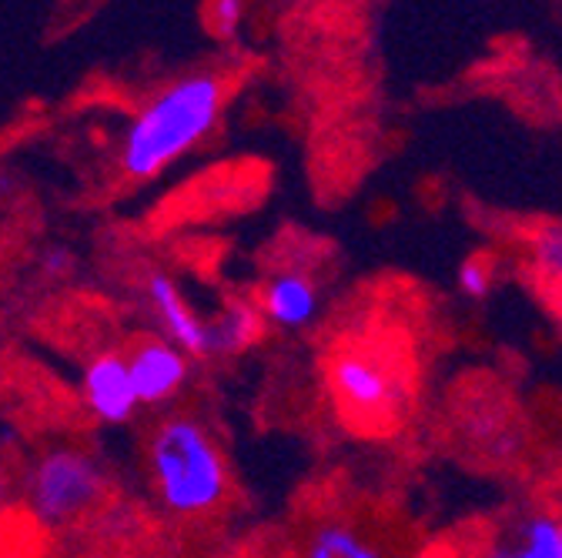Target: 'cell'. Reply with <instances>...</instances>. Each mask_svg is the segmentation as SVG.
Listing matches in <instances>:
<instances>
[{"label":"cell","instance_id":"6da1fadb","mask_svg":"<svg viewBox=\"0 0 562 558\" xmlns=\"http://www.w3.org/2000/svg\"><path fill=\"white\" fill-rule=\"evenodd\" d=\"M225 104L218 75H191L155 94L124 130L121 168L127 178L148 181L184 158L215 127Z\"/></svg>","mask_w":562,"mask_h":558},{"label":"cell","instance_id":"7a4b0ae2","mask_svg":"<svg viewBox=\"0 0 562 558\" xmlns=\"http://www.w3.org/2000/svg\"><path fill=\"white\" fill-rule=\"evenodd\" d=\"M151 475L158 496L175 515H201L211 512L228 492V468L211 442V435L194 418H168L151 435Z\"/></svg>","mask_w":562,"mask_h":558},{"label":"cell","instance_id":"3957f363","mask_svg":"<svg viewBox=\"0 0 562 558\" xmlns=\"http://www.w3.org/2000/svg\"><path fill=\"white\" fill-rule=\"evenodd\" d=\"M328 385L351 425H385L402 405L395 362L375 344L351 341L335 348L328 358Z\"/></svg>","mask_w":562,"mask_h":558},{"label":"cell","instance_id":"277c9868","mask_svg":"<svg viewBox=\"0 0 562 558\" xmlns=\"http://www.w3.org/2000/svg\"><path fill=\"white\" fill-rule=\"evenodd\" d=\"M104 492L101 465L78 448L47 452L27 478V505L47 528L78 522Z\"/></svg>","mask_w":562,"mask_h":558},{"label":"cell","instance_id":"5b68a950","mask_svg":"<svg viewBox=\"0 0 562 558\" xmlns=\"http://www.w3.org/2000/svg\"><path fill=\"white\" fill-rule=\"evenodd\" d=\"M81 395L88 411L104 425H124L137 411V395L131 382V368L124 355L104 352L88 362L81 378Z\"/></svg>","mask_w":562,"mask_h":558},{"label":"cell","instance_id":"8992f818","mask_svg":"<svg viewBox=\"0 0 562 558\" xmlns=\"http://www.w3.org/2000/svg\"><path fill=\"white\" fill-rule=\"evenodd\" d=\"M137 405L168 401L188 378V355L168 338H145L127 355Z\"/></svg>","mask_w":562,"mask_h":558},{"label":"cell","instance_id":"52a82bcc","mask_svg":"<svg viewBox=\"0 0 562 558\" xmlns=\"http://www.w3.org/2000/svg\"><path fill=\"white\" fill-rule=\"evenodd\" d=\"M148 298H151V308L168 334L171 344H178L188 358H207L215 352V334H211V324H204L194 308L184 301L181 288L171 282L168 274L155 271L148 277Z\"/></svg>","mask_w":562,"mask_h":558},{"label":"cell","instance_id":"ba28073f","mask_svg":"<svg viewBox=\"0 0 562 558\" xmlns=\"http://www.w3.org/2000/svg\"><path fill=\"white\" fill-rule=\"evenodd\" d=\"M318 295L305 274H278L261 292V315L278 328H302L315 318Z\"/></svg>","mask_w":562,"mask_h":558},{"label":"cell","instance_id":"9c48e42d","mask_svg":"<svg viewBox=\"0 0 562 558\" xmlns=\"http://www.w3.org/2000/svg\"><path fill=\"white\" fill-rule=\"evenodd\" d=\"M265 328V315L251 305H232L218 324L211 328V334H215V352H241V348H248L251 341H258Z\"/></svg>","mask_w":562,"mask_h":558},{"label":"cell","instance_id":"30bf717a","mask_svg":"<svg viewBox=\"0 0 562 558\" xmlns=\"http://www.w3.org/2000/svg\"><path fill=\"white\" fill-rule=\"evenodd\" d=\"M532 258L542 274H549L552 282H562V225L559 221H542L532 238Z\"/></svg>","mask_w":562,"mask_h":558},{"label":"cell","instance_id":"8fae6325","mask_svg":"<svg viewBox=\"0 0 562 558\" xmlns=\"http://www.w3.org/2000/svg\"><path fill=\"white\" fill-rule=\"evenodd\" d=\"M492 274H496V264H492L488 258H469L459 267V288L469 298H485L492 292Z\"/></svg>","mask_w":562,"mask_h":558},{"label":"cell","instance_id":"7c38bea8","mask_svg":"<svg viewBox=\"0 0 562 558\" xmlns=\"http://www.w3.org/2000/svg\"><path fill=\"white\" fill-rule=\"evenodd\" d=\"M245 18V0H211L207 4V27L218 37H235Z\"/></svg>","mask_w":562,"mask_h":558},{"label":"cell","instance_id":"4fadbf2b","mask_svg":"<svg viewBox=\"0 0 562 558\" xmlns=\"http://www.w3.org/2000/svg\"><path fill=\"white\" fill-rule=\"evenodd\" d=\"M348 538H351L348 528H338V525L322 528V532L312 538V545H308V558H345Z\"/></svg>","mask_w":562,"mask_h":558},{"label":"cell","instance_id":"5bb4252c","mask_svg":"<svg viewBox=\"0 0 562 558\" xmlns=\"http://www.w3.org/2000/svg\"><path fill=\"white\" fill-rule=\"evenodd\" d=\"M70 264H75V258H70L64 248H54V251L44 254V271H47V274H67Z\"/></svg>","mask_w":562,"mask_h":558},{"label":"cell","instance_id":"9a60e30c","mask_svg":"<svg viewBox=\"0 0 562 558\" xmlns=\"http://www.w3.org/2000/svg\"><path fill=\"white\" fill-rule=\"evenodd\" d=\"M345 558H382V555L372 551L369 545H362L356 535H351V542H348V548H345Z\"/></svg>","mask_w":562,"mask_h":558},{"label":"cell","instance_id":"2e32d148","mask_svg":"<svg viewBox=\"0 0 562 558\" xmlns=\"http://www.w3.org/2000/svg\"><path fill=\"white\" fill-rule=\"evenodd\" d=\"M492 558H536V555L519 542L516 548H499V551H492Z\"/></svg>","mask_w":562,"mask_h":558},{"label":"cell","instance_id":"e0dca14e","mask_svg":"<svg viewBox=\"0 0 562 558\" xmlns=\"http://www.w3.org/2000/svg\"><path fill=\"white\" fill-rule=\"evenodd\" d=\"M559 558H562V522H559Z\"/></svg>","mask_w":562,"mask_h":558},{"label":"cell","instance_id":"ac0fdd59","mask_svg":"<svg viewBox=\"0 0 562 558\" xmlns=\"http://www.w3.org/2000/svg\"><path fill=\"white\" fill-rule=\"evenodd\" d=\"M4 445H8V435H4V432H0V448H4Z\"/></svg>","mask_w":562,"mask_h":558}]
</instances>
